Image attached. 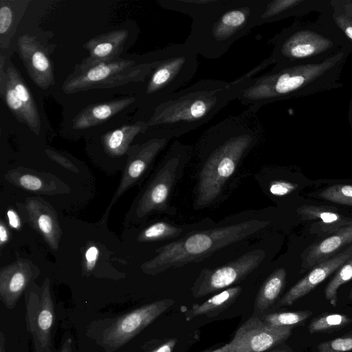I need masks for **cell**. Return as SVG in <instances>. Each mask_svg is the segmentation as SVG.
Listing matches in <instances>:
<instances>
[{
  "label": "cell",
  "instance_id": "1",
  "mask_svg": "<svg viewBox=\"0 0 352 352\" xmlns=\"http://www.w3.org/2000/svg\"><path fill=\"white\" fill-rule=\"evenodd\" d=\"M258 111L248 107L208 129L200 137L196 151L203 160L196 206L211 204L234 174L241 160L264 136Z\"/></svg>",
  "mask_w": 352,
  "mask_h": 352
},
{
  "label": "cell",
  "instance_id": "2",
  "mask_svg": "<svg viewBox=\"0 0 352 352\" xmlns=\"http://www.w3.org/2000/svg\"><path fill=\"white\" fill-rule=\"evenodd\" d=\"M251 79L246 73L232 82L202 79L161 98L144 120L146 132L153 133L151 138L170 140L201 126L237 99Z\"/></svg>",
  "mask_w": 352,
  "mask_h": 352
},
{
  "label": "cell",
  "instance_id": "3",
  "mask_svg": "<svg viewBox=\"0 0 352 352\" xmlns=\"http://www.w3.org/2000/svg\"><path fill=\"white\" fill-rule=\"evenodd\" d=\"M351 53L344 49L321 63L273 67L251 79L236 100L258 111L277 101L340 88L341 74Z\"/></svg>",
  "mask_w": 352,
  "mask_h": 352
},
{
  "label": "cell",
  "instance_id": "4",
  "mask_svg": "<svg viewBox=\"0 0 352 352\" xmlns=\"http://www.w3.org/2000/svg\"><path fill=\"white\" fill-rule=\"evenodd\" d=\"M265 0H209L192 18L184 42L209 59L223 56L232 45L258 26Z\"/></svg>",
  "mask_w": 352,
  "mask_h": 352
},
{
  "label": "cell",
  "instance_id": "5",
  "mask_svg": "<svg viewBox=\"0 0 352 352\" xmlns=\"http://www.w3.org/2000/svg\"><path fill=\"white\" fill-rule=\"evenodd\" d=\"M268 223L252 219L188 234L156 250L157 254L142 263L141 269L146 274L155 275L172 267L199 261L221 248L254 234Z\"/></svg>",
  "mask_w": 352,
  "mask_h": 352
},
{
  "label": "cell",
  "instance_id": "6",
  "mask_svg": "<svg viewBox=\"0 0 352 352\" xmlns=\"http://www.w3.org/2000/svg\"><path fill=\"white\" fill-rule=\"evenodd\" d=\"M268 57L275 68L318 63L346 49L339 34L327 24L296 19L271 40Z\"/></svg>",
  "mask_w": 352,
  "mask_h": 352
},
{
  "label": "cell",
  "instance_id": "7",
  "mask_svg": "<svg viewBox=\"0 0 352 352\" xmlns=\"http://www.w3.org/2000/svg\"><path fill=\"white\" fill-rule=\"evenodd\" d=\"M197 55L185 43L157 51L151 58L153 69L146 80L145 95L155 102L185 85L197 72Z\"/></svg>",
  "mask_w": 352,
  "mask_h": 352
},
{
  "label": "cell",
  "instance_id": "8",
  "mask_svg": "<svg viewBox=\"0 0 352 352\" xmlns=\"http://www.w3.org/2000/svg\"><path fill=\"white\" fill-rule=\"evenodd\" d=\"M192 153L191 146L178 141L170 145L160 168L129 211L128 223H138L154 212L167 210L170 192Z\"/></svg>",
  "mask_w": 352,
  "mask_h": 352
},
{
  "label": "cell",
  "instance_id": "9",
  "mask_svg": "<svg viewBox=\"0 0 352 352\" xmlns=\"http://www.w3.org/2000/svg\"><path fill=\"white\" fill-rule=\"evenodd\" d=\"M153 69L152 59L136 63L118 58L87 67L76 65L62 89L67 94L96 89H109L131 82H145Z\"/></svg>",
  "mask_w": 352,
  "mask_h": 352
},
{
  "label": "cell",
  "instance_id": "10",
  "mask_svg": "<svg viewBox=\"0 0 352 352\" xmlns=\"http://www.w3.org/2000/svg\"><path fill=\"white\" fill-rule=\"evenodd\" d=\"M173 304L171 299L160 300L110 319L102 325L97 342L107 352L118 350Z\"/></svg>",
  "mask_w": 352,
  "mask_h": 352
},
{
  "label": "cell",
  "instance_id": "11",
  "mask_svg": "<svg viewBox=\"0 0 352 352\" xmlns=\"http://www.w3.org/2000/svg\"><path fill=\"white\" fill-rule=\"evenodd\" d=\"M25 300L26 327L32 336L35 352H52L55 308L49 278L41 287L32 283L25 290Z\"/></svg>",
  "mask_w": 352,
  "mask_h": 352
},
{
  "label": "cell",
  "instance_id": "12",
  "mask_svg": "<svg viewBox=\"0 0 352 352\" xmlns=\"http://www.w3.org/2000/svg\"><path fill=\"white\" fill-rule=\"evenodd\" d=\"M265 256L263 250H254L225 265L203 270L191 288L192 296L204 297L241 281L258 267Z\"/></svg>",
  "mask_w": 352,
  "mask_h": 352
},
{
  "label": "cell",
  "instance_id": "13",
  "mask_svg": "<svg viewBox=\"0 0 352 352\" xmlns=\"http://www.w3.org/2000/svg\"><path fill=\"white\" fill-rule=\"evenodd\" d=\"M0 82L1 95L8 109L18 121L39 135L41 122L38 108L23 78L12 63L6 72L1 69Z\"/></svg>",
  "mask_w": 352,
  "mask_h": 352
},
{
  "label": "cell",
  "instance_id": "14",
  "mask_svg": "<svg viewBox=\"0 0 352 352\" xmlns=\"http://www.w3.org/2000/svg\"><path fill=\"white\" fill-rule=\"evenodd\" d=\"M291 327H274L258 317L247 320L228 343L227 352H264L287 340Z\"/></svg>",
  "mask_w": 352,
  "mask_h": 352
},
{
  "label": "cell",
  "instance_id": "15",
  "mask_svg": "<svg viewBox=\"0 0 352 352\" xmlns=\"http://www.w3.org/2000/svg\"><path fill=\"white\" fill-rule=\"evenodd\" d=\"M169 139L151 138L131 146L128 159L119 186L109 204L100 223H106L113 205L126 190L135 186L148 170L155 158L167 145Z\"/></svg>",
  "mask_w": 352,
  "mask_h": 352
},
{
  "label": "cell",
  "instance_id": "16",
  "mask_svg": "<svg viewBox=\"0 0 352 352\" xmlns=\"http://www.w3.org/2000/svg\"><path fill=\"white\" fill-rule=\"evenodd\" d=\"M17 44L19 56L36 85L46 89L54 85V76L50 58L36 38L24 34L19 37Z\"/></svg>",
  "mask_w": 352,
  "mask_h": 352
},
{
  "label": "cell",
  "instance_id": "17",
  "mask_svg": "<svg viewBox=\"0 0 352 352\" xmlns=\"http://www.w3.org/2000/svg\"><path fill=\"white\" fill-rule=\"evenodd\" d=\"M39 270L30 260L21 258L0 271V298L9 309L15 307L21 294L38 276Z\"/></svg>",
  "mask_w": 352,
  "mask_h": 352
},
{
  "label": "cell",
  "instance_id": "18",
  "mask_svg": "<svg viewBox=\"0 0 352 352\" xmlns=\"http://www.w3.org/2000/svg\"><path fill=\"white\" fill-rule=\"evenodd\" d=\"M351 257L352 252L345 248L331 258L314 266L307 276L286 292L277 305H293L296 301L308 294Z\"/></svg>",
  "mask_w": 352,
  "mask_h": 352
},
{
  "label": "cell",
  "instance_id": "19",
  "mask_svg": "<svg viewBox=\"0 0 352 352\" xmlns=\"http://www.w3.org/2000/svg\"><path fill=\"white\" fill-rule=\"evenodd\" d=\"M25 206L32 227L43 236L52 250L56 251L62 230L55 210L39 197L27 198Z\"/></svg>",
  "mask_w": 352,
  "mask_h": 352
},
{
  "label": "cell",
  "instance_id": "20",
  "mask_svg": "<svg viewBox=\"0 0 352 352\" xmlns=\"http://www.w3.org/2000/svg\"><path fill=\"white\" fill-rule=\"evenodd\" d=\"M5 179L25 190L47 195L67 193L69 187L55 175L24 168L8 170Z\"/></svg>",
  "mask_w": 352,
  "mask_h": 352
},
{
  "label": "cell",
  "instance_id": "21",
  "mask_svg": "<svg viewBox=\"0 0 352 352\" xmlns=\"http://www.w3.org/2000/svg\"><path fill=\"white\" fill-rule=\"evenodd\" d=\"M350 243H352V224L308 246L301 254L300 272L311 270Z\"/></svg>",
  "mask_w": 352,
  "mask_h": 352
},
{
  "label": "cell",
  "instance_id": "22",
  "mask_svg": "<svg viewBox=\"0 0 352 352\" xmlns=\"http://www.w3.org/2000/svg\"><path fill=\"white\" fill-rule=\"evenodd\" d=\"M330 0H265L259 25L289 17L300 18L311 12L322 13Z\"/></svg>",
  "mask_w": 352,
  "mask_h": 352
},
{
  "label": "cell",
  "instance_id": "23",
  "mask_svg": "<svg viewBox=\"0 0 352 352\" xmlns=\"http://www.w3.org/2000/svg\"><path fill=\"white\" fill-rule=\"evenodd\" d=\"M128 35L129 32L122 29L92 38L84 45V47L89 52V56L76 65L87 67L118 59Z\"/></svg>",
  "mask_w": 352,
  "mask_h": 352
},
{
  "label": "cell",
  "instance_id": "24",
  "mask_svg": "<svg viewBox=\"0 0 352 352\" xmlns=\"http://www.w3.org/2000/svg\"><path fill=\"white\" fill-rule=\"evenodd\" d=\"M297 213L303 220H319L311 228L320 236H328L352 224V218L343 216L329 207L304 205L297 209Z\"/></svg>",
  "mask_w": 352,
  "mask_h": 352
},
{
  "label": "cell",
  "instance_id": "25",
  "mask_svg": "<svg viewBox=\"0 0 352 352\" xmlns=\"http://www.w3.org/2000/svg\"><path fill=\"white\" fill-rule=\"evenodd\" d=\"M317 20L334 30L352 52V0H330Z\"/></svg>",
  "mask_w": 352,
  "mask_h": 352
},
{
  "label": "cell",
  "instance_id": "26",
  "mask_svg": "<svg viewBox=\"0 0 352 352\" xmlns=\"http://www.w3.org/2000/svg\"><path fill=\"white\" fill-rule=\"evenodd\" d=\"M135 98H123L91 104L79 112L72 120L75 129H85L102 124L133 103Z\"/></svg>",
  "mask_w": 352,
  "mask_h": 352
},
{
  "label": "cell",
  "instance_id": "27",
  "mask_svg": "<svg viewBox=\"0 0 352 352\" xmlns=\"http://www.w3.org/2000/svg\"><path fill=\"white\" fill-rule=\"evenodd\" d=\"M147 129L146 122L140 120L109 131L102 138L105 152L111 157L124 155L129 150L134 138L140 133H145Z\"/></svg>",
  "mask_w": 352,
  "mask_h": 352
},
{
  "label": "cell",
  "instance_id": "28",
  "mask_svg": "<svg viewBox=\"0 0 352 352\" xmlns=\"http://www.w3.org/2000/svg\"><path fill=\"white\" fill-rule=\"evenodd\" d=\"M239 286L229 287L218 293L201 304L193 305L186 315V319L190 320L199 316L212 317L230 307L241 293Z\"/></svg>",
  "mask_w": 352,
  "mask_h": 352
},
{
  "label": "cell",
  "instance_id": "29",
  "mask_svg": "<svg viewBox=\"0 0 352 352\" xmlns=\"http://www.w3.org/2000/svg\"><path fill=\"white\" fill-rule=\"evenodd\" d=\"M286 275L285 270L280 267L267 278L257 294L255 310L263 312L274 303L283 289Z\"/></svg>",
  "mask_w": 352,
  "mask_h": 352
},
{
  "label": "cell",
  "instance_id": "30",
  "mask_svg": "<svg viewBox=\"0 0 352 352\" xmlns=\"http://www.w3.org/2000/svg\"><path fill=\"white\" fill-rule=\"evenodd\" d=\"M24 1H0V37L1 47L7 48L10 39L14 34V29L23 15L26 8L18 10Z\"/></svg>",
  "mask_w": 352,
  "mask_h": 352
},
{
  "label": "cell",
  "instance_id": "31",
  "mask_svg": "<svg viewBox=\"0 0 352 352\" xmlns=\"http://www.w3.org/2000/svg\"><path fill=\"white\" fill-rule=\"evenodd\" d=\"M183 230L165 221H157L142 230L137 240L140 242H153L175 238L181 234Z\"/></svg>",
  "mask_w": 352,
  "mask_h": 352
},
{
  "label": "cell",
  "instance_id": "32",
  "mask_svg": "<svg viewBox=\"0 0 352 352\" xmlns=\"http://www.w3.org/2000/svg\"><path fill=\"white\" fill-rule=\"evenodd\" d=\"M351 319L344 314H323L314 318L309 326L310 333L337 331L348 325Z\"/></svg>",
  "mask_w": 352,
  "mask_h": 352
},
{
  "label": "cell",
  "instance_id": "33",
  "mask_svg": "<svg viewBox=\"0 0 352 352\" xmlns=\"http://www.w3.org/2000/svg\"><path fill=\"white\" fill-rule=\"evenodd\" d=\"M352 279V257L344 263L324 289V296L330 304L336 307L338 302V290L340 286Z\"/></svg>",
  "mask_w": 352,
  "mask_h": 352
},
{
  "label": "cell",
  "instance_id": "34",
  "mask_svg": "<svg viewBox=\"0 0 352 352\" xmlns=\"http://www.w3.org/2000/svg\"><path fill=\"white\" fill-rule=\"evenodd\" d=\"M312 315L311 311L278 312L265 315L263 320L274 327H291L300 324Z\"/></svg>",
  "mask_w": 352,
  "mask_h": 352
},
{
  "label": "cell",
  "instance_id": "35",
  "mask_svg": "<svg viewBox=\"0 0 352 352\" xmlns=\"http://www.w3.org/2000/svg\"><path fill=\"white\" fill-rule=\"evenodd\" d=\"M319 197L333 203L352 206V185L331 186L320 192Z\"/></svg>",
  "mask_w": 352,
  "mask_h": 352
},
{
  "label": "cell",
  "instance_id": "36",
  "mask_svg": "<svg viewBox=\"0 0 352 352\" xmlns=\"http://www.w3.org/2000/svg\"><path fill=\"white\" fill-rule=\"evenodd\" d=\"M352 351V331L341 337L323 342L317 346V352Z\"/></svg>",
  "mask_w": 352,
  "mask_h": 352
},
{
  "label": "cell",
  "instance_id": "37",
  "mask_svg": "<svg viewBox=\"0 0 352 352\" xmlns=\"http://www.w3.org/2000/svg\"><path fill=\"white\" fill-rule=\"evenodd\" d=\"M100 256V250L95 245H90L85 252L82 259V271L89 275L94 270Z\"/></svg>",
  "mask_w": 352,
  "mask_h": 352
},
{
  "label": "cell",
  "instance_id": "38",
  "mask_svg": "<svg viewBox=\"0 0 352 352\" xmlns=\"http://www.w3.org/2000/svg\"><path fill=\"white\" fill-rule=\"evenodd\" d=\"M296 188V185L285 181H274L270 186V191L274 195H287Z\"/></svg>",
  "mask_w": 352,
  "mask_h": 352
},
{
  "label": "cell",
  "instance_id": "39",
  "mask_svg": "<svg viewBox=\"0 0 352 352\" xmlns=\"http://www.w3.org/2000/svg\"><path fill=\"white\" fill-rule=\"evenodd\" d=\"M47 156L65 168L74 173H79L78 168L67 157L51 149H46Z\"/></svg>",
  "mask_w": 352,
  "mask_h": 352
},
{
  "label": "cell",
  "instance_id": "40",
  "mask_svg": "<svg viewBox=\"0 0 352 352\" xmlns=\"http://www.w3.org/2000/svg\"><path fill=\"white\" fill-rule=\"evenodd\" d=\"M7 217L10 226L14 230H19L21 228V222L17 212L10 208L7 211Z\"/></svg>",
  "mask_w": 352,
  "mask_h": 352
},
{
  "label": "cell",
  "instance_id": "41",
  "mask_svg": "<svg viewBox=\"0 0 352 352\" xmlns=\"http://www.w3.org/2000/svg\"><path fill=\"white\" fill-rule=\"evenodd\" d=\"M177 339L171 338L147 352H173L177 344Z\"/></svg>",
  "mask_w": 352,
  "mask_h": 352
},
{
  "label": "cell",
  "instance_id": "42",
  "mask_svg": "<svg viewBox=\"0 0 352 352\" xmlns=\"http://www.w3.org/2000/svg\"><path fill=\"white\" fill-rule=\"evenodd\" d=\"M10 239V232L6 224L1 220L0 221V245L2 248Z\"/></svg>",
  "mask_w": 352,
  "mask_h": 352
},
{
  "label": "cell",
  "instance_id": "43",
  "mask_svg": "<svg viewBox=\"0 0 352 352\" xmlns=\"http://www.w3.org/2000/svg\"><path fill=\"white\" fill-rule=\"evenodd\" d=\"M59 352H72V340L71 338H66L63 340Z\"/></svg>",
  "mask_w": 352,
  "mask_h": 352
},
{
  "label": "cell",
  "instance_id": "44",
  "mask_svg": "<svg viewBox=\"0 0 352 352\" xmlns=\"http://www.w3.org/2000/svg\"><path fill=\"white\" fill-rule=\"evenodd\" d=\"M6 338L1 331L0 333V352H6Z\"/></svg>",
  "mask_w": 352,
  "mask_h": 352
},
{
  "label": "cell",
  "instance_id": "45",
  "mask_svg": "<svg viewBox=\"0 0 352 352\" xmlns=\"http://www.w3.org/2000/svg\"><path fill=\"white\" fill-rule=\"evenodd\" d=\"M227 351H228V344H226L218 349H216L214 350L208 351V352H227Z\"/></svg>",
  "mask_w": 352,
  "mask_h": 352
},
{
  "label": "cell",
  "instance_id": "46",
  "mask_svg": "<svg viewBox=\"0 0 352 352\" xmlns=\"http://www.w3.org/2000/svg\"><path fill=\"white\" fill-rule=\"evenodd\" d=\"M349 120L351 126L352 128V98H351V100L350 102V107H349Z\"/></svg>",
  "mask_w": 352,
  "mask_h": 352
},
{
  "label": "cell",
  "instance_id": "47",
  "mask_svg": "<svg viewBox=\"0 0 352 352\" xmlns=\"http://www.w3.org/2000/svg\"><path fill=\"white\" fill-rule=\"evenodd\" d=\"M269 352H289V351L283 350V349H274V350L270 351Z\"/></svg>",
  "mask_w": 352,
  "mask_h": 352
},
{
  "label": "cell",
  "instance_id": "48",
  "mask_svg": "<svg viewBox=\"0 0 352 352\" xmlns=\"http://www.w3.org/2000/svg\"><path fill=\"white\" fill-rule=\"evenodd\" d=\"M349 298L351 300H352V288L351 289V292H350V294H349Z\"/></svg>",
  "mask_w": 352,
  "mask_h": 352
},
{
  "label": "cell",
  "instance_id": "49",
  "mask_svg": "<svg viewBox=\"0 0 352 352\" xmlns=\"http://www.w3.org/2000/svg\"><path fill=\"white\" fill-rule=\"evenodd\" d=\"M346 249L352 252V244L350 246L347 247Z\"/></svg>",
  "mask_w": 352,
  "mask_h": 352
},
{
  "label": "cell",
  "instance_id": "50",
  "mask_svg": "<svg viewBox=\"0 0 352 352\" xmlns=\"http://www.w3.org/2000/svg\"><path fill=\"white\" fill-rule=\"evenodd\" d=\"M352 352V351H351Z\"/></svg>",
  "mask_w": 352,
  "mask_h": 352
}]
</instances>
